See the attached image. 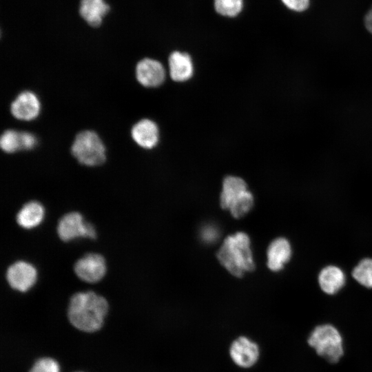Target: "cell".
I'll use <instances>...</instances> for the list:
<instances>
[{"mask_svg":"<svg viewBox=\"0 0 372 372\" xmlns=\"http://www.w3.org/2000/svg\"><path fill=\"white\" fill-rule=\"evenodd\" d=\"M110 7L104 0H81L79 14L92 27H99Z\"/></svg>","mask_w":372,"mask_h":372,"instance_id":"cell-14","label":"cell"},{"mask_svg":"<svg viewBox=\"0 0 372 372\" xmlns=\"http://www.w3.org/2000/svg\"><path fill=\"white\" fill-rule=\"evenodd\" d=\"M243 7V0H214L216 11L225 17L237 16Z\"/></svg>","mask_w":372,"mask_h":372,"instance_id":"cell-20","label":"cell"},{"mask_svg":"<svg viewBox=\"0 0 372 372\" xmlns=\"http://www.w3.org/2000/svg\"><path fill=\"white\" fill-rule=\"evenodd\" d=\"M169 74L175 81H184L193 74V63L190 56L185 52L175 51L169 57Z\"/></svg>","mask_w":372,"mask_h":372,"instance_id":"cell-15","label":"cell"},{"mask_svg":"<svg viewBox=\"0 0 372 372\" xmlns=\"http://www.w3.org/2000/svg\"><path fill=\"white\" fill-rule=\"evenodd\" d=\"M232 361L242 368H250L258 360L260 349L258 344L245 336L235 339L229 348Z\"/></svg>","mask_w":372,"mask_h":372,"instance_id":"cell-7","label":"cell"},{"mask_svg":"<svg viewBox=\"0 0 372 372\" xmlns=\"http://www.w3.org/2000/svg\"><path fill=\"white\" fill-rule=\"evenodd\" d=\"M133 140L141 147L151 149L158 141V129L156 124L149 119H142L132 128Z\"/></svg>","mask_w":372,"mask_h":372,"instance_id":"cell-13","label":"cell"},{"mask_svg":"<svg viewBox=\"0 0 372 372\" xmlns=\"http://www.w3.org/2000/svg\"><path fill=\"white\" fill-rule=\"evenodd\" d=\"M0 147L6 153H14L21 149V132L7 130L1 136Z\"/></svg>","mask_w":372,"mask_h":372,"instance_id":"cell-19","label":"cell"},{"mask_svg":"<svg viewBox=\"0 0 372 372\" xmlns=\"http://www.w3.org/2000/svg\"><path fill=\"white\" fill-rule=\"evenodd\" d=\"M40 109L38 97L30 91L21 92L10 105L12 116L17 119L25 121L36 118L39 114Z\"/></svg>","mask_w":372,"mask_h":372,"instance_id":"cell-10","label":"cell"},{"mask_svg":"<svg viewBox=\"0 0 372 372\" xmlns=\"http://www.w3.org/2000/svg\"><path fill=\"white\" fill-rule=\"evenodd\" d=\"M21 138L22 150H30L36 146L37 141L34 134L28 132H21Z\"/></svg>","mask_w":372,"mask_h":372,"instance_id":"cell-24","label":"cell"},{"mask_svg":"<svg viewBox=\"0 0 372 372\" xmlns=\"http://www.w3.org/2000/svg\"><path fill=\"white\" fill-rule=\"evenodd\" d=\"M44 209L37 201L25 204L17 214V222L21 227L32 229L37 227L43 220Z\"/></svg>","mask_w":372,"mask_h":372,"instance_id":"cell-17","label":"cell"},{"mask_svg":"<svg viewBox=\"0 0 372 372\" xmlns=\"http://www.w3.org/2000/svg\"><path fill=\"white\" fill-rule=\"evenodd\" d=\"M37 273L33 265L25 261H18L10 266L6 271L9 285L14 290L25 292L35 283Z\"/></svg>","mask_w":372,"mask_h":372,"instance_id":"cell-9","label":"cell"},{"mask_svg":"<svg viewBox=\"0 0 372 372\" xmlns=\"http://www.w3.org/2000/svg\"><path fill=\"white\" fill-rule=\"evenodd\" d=\"M364 25L367 30L372 34V7L364 17Z\"/></svg>","mask_w":372,"mask_h":372,"instance_id":"cell-25","label":"cell"},{"mask_svg":"<svg viewBox=\"0 0 372 372\" xmlns=\"http://www.w3.org/2000/svg\"><path fill=\"white\" fill-rule=\"evenodd\" d=\"M321 289L326 293L332 295L337 293L345 283V275L336 266H327L322 269L318 276Z\"/></svg>","mask_w":372,"mask_h":372,"instance_id":"cell-16","label":"cell"},{"mask_svg":"<svg viewBox=\"0 0 372 372\" xmlns=\"http://www.w3.org/2000/svg\"><path fill=\"white\" fill-rule=\"evenodd\" d=\"M29 372H60V367L53 358L44 357L37 360Z\"/></svg>","mask_w":372,"mask_h":372,"instance_id":"cell-21","label":"cell"},{"mask_svg":"<svg viewBox=\"0 0 372 372\" xmlns=\"http://www.w3.org/2000/svg\"><path fill=\"white\" fill-rule=\"evenodd\" d=\"M352 276L360 285L372 288V259L362 260L353 269Z\"/></svg>","mask_w":372,"mask_h":372,"instance_id":"cell-18","label":"cell"},{"mask_svg":"<svg viewBox=\"0 0 372 372\" xmlns=\"http://www.w3.org/2000/svg\"><path fill=\"white\" fill-rule=\"evenodd\" d=\"M74 270L81 280L94 283L104 276L106 271L105 261L98 254H87L76 262Z\"/></svg>","mask_w":372,"mask_h":372,"instance_id":"cell-8","label":"cell"},{"mask_svg":"<svg viewBox=\"0 0 372 372\" xmlns=\"http://www.w3.org/2000/svg\"><path fill=\"white\" fill-rule=\"evenodd\" d=\"M220 236L218 229L214 225H205L200 231L202 240L206 243H213L216 241Z\"/></svg>","mask_w":372,"mask_h":372,"instance_id":"cell-22","label":"cell"},{"mask_svg":"<svg viewBox=\"0 0 372 372\" xmlns=\"http://www.w3.org/2000/svg\"><path fill=\"white\" fill-rule=\"evenodd\" d=\"M222 208L228 209L233 217L240 218L245 216L254 205V196L247 189L246 183L241 178L229 176L223 183L220 196Z\"/></svg>","mask_w":372,"mask_h":372,"instance_id":"cell-3","label":"cell"},{"mask_svg":"<svg viewBox=\"0 0 372 372\" xmlns=\"http://www.w3.org/2000/svg\"><path fill=\"white\" fill-rule=\"evenodd\" d=\"M59 237L64 242L83 237L94 239L96 233L94 226L83 220L79 212H70L65 214L59 221L57 226Z\"/></svg>","mask_w":372,"mask_h":372,"instance_id":"cell-6","label":"cell"},{"mask_svg":"<svg viewBox=\"0 0 372 372\" xmlns=\"http://www.w3.org/2000/svg\"><path fill=\"white\" fill-rule=\"evenodd\" d=\"M107 311L108 304L103 296L93 291L78 292L70 300L68 317L77 329L92 333L101 328Z\"/></svg>","mask_w":372,"mask_h":372,"instance_id":"cell-1","label":"cell"},{"mask_svg":"<svg viewBox=\"0 0 372 372\" xmlns=\"http://www.w3.org/2000/svg\"><path fill=\"white\" fill-rule=\"evenodd\" d=\"M72 155L82 165L93 167L103 164L106 158L105 147L94 131L79 132L72 145Z\"/></svg>","mask_w":372,"mask_h":372,"instance_id":"cell-5","label":"cell"},{"mask_svg":"<svg viewBox=\"0 0 372 372\" xmlns=\"http://www.w3.org/2000/svg\"><path fill=\"white\" fill-rule=\"evenodd\" d=\"M216 256L220 263L236 277H242L255 267L250 239L242 231L228 236Z\"/></svg>","mask_w":372,"mask_h":372,"instance_id":"cell-2","label":"cell"},{"mask_svg":"<svg viewBox=\"0 0 372 372\" xmlns=\"http://www.w3.org/2000/svg\"><path fill=\"white\" fill-rule=\"evenodd\" d=\"M308 343L318 355L329 362H337L343 355L342 336L338 330L331 324L316 327L311 333Z\"/></svg>","mask_w":372,"mask_h":372,"instance_id":"cell-4","label":"cell"},{"mask_svg":"<svg viewBox=\"0 0 372 372\" xmlns=\"http://www.w3.org/2000/svg\"><path fill=\"white\" fill-rule=\"evenodd\" d=\"M136 77L143 86L157 87L163 83L165 71L163 65L152 59H143L136 66Z\"/></svg>","mask_w":372,"mask_h":372,"instance_id":"cell-11","label":"cell"},{"mask_svg":"<svg viewBox=\"0 0 372 372\" xmlns=\"http://www.w3.org/2000/svg\"><path fill=\"white\" fill-rule=\"evenodd\" d=\"M282 3L290 10L302 12L307 9L309 0H282Z\"/></svg>","mask_w":372,"mask_h":372,"instance_id":"cell-23","label":"cell"},{"mask_svg":"<svg viewBox=\"0 0 372 372\" xmlns=\"http://www.w3.org/2000/svg\"><path fill=\"white\" fill-rule=\"evenodd\" d=\"M267 256L268 268L273 271L281 270L291 256L289 242L281 237L274 239L267 249Z\"/></svg>","mask_w":372,"mask_h":372,"instance_id":"cell-12","label":"cell"}]
</instances>
